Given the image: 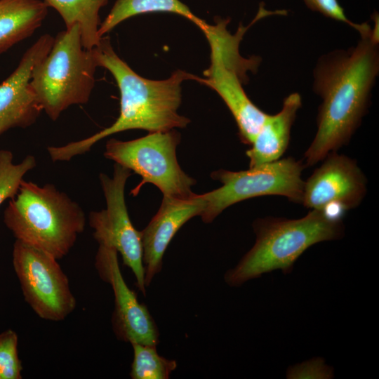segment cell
<instances>
[{"instance_id":"6da1fadb","label":"cell","mask_w":379,"mask_h":379,"mask_svg":"<svg viewBox=\"0 0 379 379\" xmlns=\"http://www.w3.org/2000/svg\"><path fill=\"white\" fill-rule=\"evenodd\" d=\"M374 16V27L367 24L359 32L354 48L325 55L314 70V89L323 101L317 133L305 153L307 166L347 145L365 114L379 70L378 15Z\"/></svg>"},{"instance_id":"7a4b0ae2","label":"cell","mask_w":379,"mask_h":379,"mask_svg":"<svg viewBox=\"0 0 379 379\" xmlns=\"http://www.w3.org/2000/svg\"><path fill=\"white\" fill-rule=\"evenodd\" d=\"M93 51L98 66L107 69L118 86L119 115L111 126L86 138L61 146L48 147L53 162L68 161L84 154L98 141L119 132L131 129L164 132L183 128L190 124L188 118L178 113L182 100L181 85L185 80H196L197 76L178 69L163 80L144 78L119 57L107 36H102Z\"/></svg>"},{"instance_id":"3957f363","label":"cell","mask_w":379,"mask_h":379,"mask_svg":"<svg viewBox=\"0 0 379 379\" xmlns=\"http://www.w3.org/2000/svg\"><path fill=\"white\" fill-rule=\"evenodd\" d=\"M253 228L256 236L254 245L224 275L225 281L231 287H239L277 270L291 273L295 262L308 248L344 235L342 220L316 209L298 219L258 218Z\"/></svg>"},{"instance_id":"277c9868","label":"cell","mask_w":379,"mask_h":379,"mask_svg":"<svg viewBox=\"0 0 379 379\" xmlns=\"http://www.w3.org/2000/svg\"><path fill=\"white\" fill-rule=\"evenodd\" d=\"M4 222L17 240L59 260L74 246L86 220L80 205L54 185L39 186L23 179L4 211Z\"/></svg>"},{"instance_id":"5b68a950","label":"cell","mask_w":379,"mask_h":379,"mask_svg":"<svg viewBox=\"0 0 379 379\" xmlns=\"http://www.w3.org/2000/svg\"><path fill=\"white\" fill-rule=\"evenodd\" d=\"M98 67L93 49L82 45L78 25L57 34L30 80L42 110L51 120L56 121L70 106L88 102Z\"/></svg>"},{"instance_id":"8992f818","label":"cell","mask_w":379,"mask_h":379,"mask_svg":"<svg viewBox=\"0 0 379 379\" xmlns=\"http://www.w3.org/2000/svg\"><path fill=\"white\" fill-rule=\"evenodd\" d=\"M227 22L217 21L204 32L211 47V65L205 70V78L195 81L214 90L233 115L239 128L241 141L251 145L267 114L259 109L247 96L242 83L248 69L258 60H246L239 52V44L244 30L235 35L227 30Z\"/></svg>"},{"instance_id":"52a82bcc","label":"cell","mask_w":379,"mask_h":379,"mask_svg":"<svg viewBox=\"0 0 379 379\" xmlns=\"http://www.w3.org/2000/svg\"><path fill=\"white\" fill-rule=\"evenodd\" d=\"M180 141V135L175 129L149 133L128 141L111 138L106 142L104 156L141 176L142 181L131 191L133 196L142 185L150 183L164 197L188 198L194 194L192 187L196 180L178 162L176 148Z\"/></svg>"},{"instance_id":"ba28073f","label":"cell","mask_w":379,"mask_h":379,"mask_svg":"<svg viewBox=\"0 0 379 379\" xmlns=\"http://www.w3.org/2000/svg\"><path fill=\"white\" fill-rule=\"evenodd\" d=\"M303 169L300 161L289 157L246 171H213L211 177L222 185L202 194L205 208L200 216L205 223H210L227 207L261 196H283L292 202L301 204L305 182L301 178Z\"/></svg>"},{"instance_id":"9c48e42d","label":"cell","mask_w":379,"mask_h":379,"mask_svg":"<svg viewBox=\"0 0 379 379\" xmlns=\"http://www.w3.org/2000/svg\"><path fill=\"white\" fill-rule=\"evenodd\" d=\"M12 255L24 298L40 318L62 321L75 310L76 298L57 259L17 239Z\"/></svg>"},{"instance_id":"30bf717a","label":"cell","mask_w":379,"mask_h":379,"mask_svg":"<svg viewBox=\"0 0 379 379\" xmlns=\"http://www.w3.org/2000/svg\"><path fill=\"white\" fill-rule=\"evenodd\" d=\"M131 172L115 163L112 178L102 173L100 174L106 208L91 211L88 222L98 244L114 248L121 254L124 265L131 270L138 289L145 296L140 231L132 224L125 201V186Z\"/></svg>"},{"instance_id":"8fae6325","label":"cell","mask_w":379,"mask_h":379,"mask_svg":"<svg viewBox=\"0 0 379 379\" xmlns=\"http://www.w3.org/2000/svg\"><path fill=\"white\" fill-rule=\"evenodd\" d=\"M323 160L305 181L301 204L342 220L346 211L364 199L367 180L357 161L346 155L332 152Z\"/></svg>"},{"instance_id":"7c38bea8","label":"cell","mask_w":379,"mask_h":379,"mask_svg":"<svg viewBox=\"0 0 379 379\" xmlns=\"http://www.w3.org/2000/svg\"><path fill=\"white\" fill-rule=\"evenodd\" d=\"M118 252L99 244L95 266L99 277L108 283L114 296L112 325L116 337L122 341L157 346L159 333L147 306L126 284L119 265Z\"/></svg>"},{"instance_id":"4fadbf2b","label":"cell","mask_w":379,"mask_h":379,"mask_svg":"<svg viewBox=\"0 0 379 379\" xmlns=\"http://www.w3.org/2000/svg\"><path fill=\"white\" fill-rule=\"evenodd\" d=\"M54 37L41 35L23 54L15 69L0 84V135L34 124L42 108L32 88L34 68L49 53Z\"/></svg>"},{"instance_id":"5bb4252c","label":"cell","mask_w":379,"mask_h":379,"mask_svg":"<svg viewBox=\"0 0 379 379\" xmlns=\"http://www.w3.org/2000/svg\"><path fill=\"white\" fill-rule=\"evenodd\" d=\"M204 208L202 194L184 199L163 197L158 211L140 231L146 288L161 272L164 253L175 234L189 220L200 216Z\"/></svg>"},{"instance_id":"9a60e30c","label":"cell","mask_w":379,"mask_h":379,"mask_svg":"<svg viewBox=\"0 0 379 379\" xmlns=\"http://www.w3.org/2000/svg\"><path fill=\"white\" fill-rule=\"evenodd\" d=\"M301 105L300 95L293 93L284 99L278 113L267 114L251 147L246 152L249 168L277 161L284 154L289 143L292 125Z\"/></svg>"},{"instance_id":"2e32d148","label":"cell","mask_w":379,"mask_h":379,"mask_svg":"<svg viewBox=\"0 0 379 379\" xmlns=\"http://www.w3.org/2000/svg\"><path fill=\"white\" fill-rule=\"evenodd\" d=\"M48 10L41 0H0V53L32 35Z\"/></svg>"},{"instance_id":"e0dca14e","label":"cell","mask_w":379,"mask_h":379,"mask_svg":"<svg viewBox=\"0 0 379 379\" xmlns=\"http://www.w3.org/2000/svg\"><path fill=\"white\" fill-rule=\"evenodd\" d=\"M48 8H54L61 16L65 29L78 25L84 48L92 50L102 37L98 29L100 25V11L109 0H43Z\"/></svg>"},{"instance_id":"ac0fdd59","label":"cell","mask_w":379,"mask_h":379,"mask_svg":"<svg viewBox=\"0 0 379 379\" xmlns=\"http://www.w3.org/2000/svg\"><path fill=\"white\" fill-rule=\"evenodd\" d=\"M151 13H170L182 16L195 24L200 29H203L207 24L180 0H116L109 13L100 25L99 36H104L119 24L131 17Z\"/></svg>"},{"instance_id":"d6986e66","label":"cell","mask_w":379,"mask_h":379,"mask_svg":"<svg viewBox=\"0 0 379 379\" xmlns=\"http://www.w3.org/2000/svg\"><path fill=\"white\" fill-rule=\"evenodd\" d=\"M133 360L130 376L132 379H168L177 368V362L159 355L157 346L131 343Z\"/></svg>"},{"instance_id":"ffe728a7","label":"cell","mask_w":379,"mask_h":379,"mask_svg":"<svg viewBox=\"0 0 379 379\" xmlns=\"http://www.w3.org/2000/svg\"><path fill=\"white\" fill-rule=\"evenodd\" d=\"M13 160L10 150L0 149V206L15 197L25 175L36 166L32 155H27L19 164H14Z\"/></svg>"},{"instance_id":"44dd1931","label":"cell","mask_w":379,"mask_h":379,"mask_svg":"<svg viewBox=\"0 0 379 379\" xmlns=\"http://www.w3.org/2000/svg\"><path fill=\"white\" fill-rule=\"evenodd\" d=\"M18 335L11 329L0 333V379H20L22 364L18 354Z\"/></svg>"},{"instance_id":"7402d4cb","label":"cell","mask_w":379,"mask_h":379,"mask_svg":"<svg viewBox=\"0 0 379 379\" xmlns=\"http://www.w3.org/2000/svg\"><path fill=\"white\" fill-rule=\"evenodd\" d=\"M333 377V370L322 358L317 357L291 366L287 370L286 378L290 379H330Z\"/></svg>"},{"instance_id":"603a6c76","label":"cell","mask_w":379,"mask_h":379,"mask_svg":"<svg viewBox=\"0 0 379 379\" xmlns=\"http://www.w3.org/2000/svg\"><path fill=\"white\" fill-rule=\"evenodd\" d=\"M307 7L317 11L324 15L338 20L352 27L359 31L363 24H356L351 22L345 15L343 7L338 0H303Z\"/></svg>"}]
</instances>
